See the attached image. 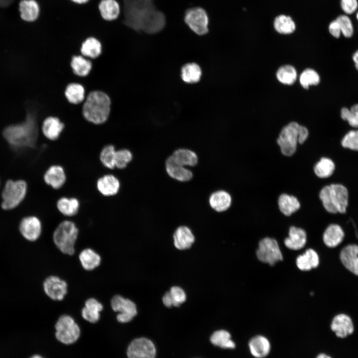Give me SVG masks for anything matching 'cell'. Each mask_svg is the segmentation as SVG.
<instances>
[{
    "mask_svg": "<svg viewBox=\"0 0 358 358\" xmlns=\"http://www.w3.org/2000/svg\"><path fill=\"white\" fill-rule=\"evenodd\" d=\"M352 60L354 63L355 69L358 72V48L353 53Z\"/></svg>",
    "mask_w": 358,
    "mask_h": 358,
    "instance_id": "cell-50",
    "label": "cell"
},
{
    "mask_svg": "<svg viewBox=\"0 0 358 358\" xmlns=\"http://www.w3.org/2000/svg\"><path fill=\"white\" fill-rule=\"evenodd\" d=\"M208 203L213 210L217 212H222L227 210L230 207L232 197L227 191L219 190L210 194Z\"/></svg>",
    "mask_w": 358,
    "mask_h": 358,
    "instance_id": "cell-24",
    "label": "cell"
},
{
    "mask_svg": "<svg viewBox=\"0 0 358 358\" xmlns=\"http://www.w3.org/2000/svg\"><path fill=\"white\" fill-rule=\"evenodd\" d=\"M315 358H333L331 355L325 353H320L318 354Z\"/></svg>",
    "mask_w": 358,
    "mask_h": 358,
    "instance_id": "cell-52",
    "label": "cell"
},
{
    "mask_svg": "<svg viewBox=\"0 0 358 358\" xmlns=\"http://www.w3.org/2000/svg\"><path fill=\"white\" fill-rule=\"evenodd\" d=\"M183 21L187 27L198 36H203L209 31V17L206 10L200 6L187 8L184 14Z\"/></svg>",
    "mask_w": 358,
    "mask_h": 358,
    "instance_id": "cell-7",
    "label": "cell"
},
{
    "mask_svg": "<svg viewBox=\"0 0 358 358\" xmlns=\"http://www.w3.org/2000/svg\"><path fill=\"white\" fill-rule=\"evenodd\" d=\"M331 331L340 339H345L355 332V325L353 320L349 315L339 314L333 318L330 325Z\"/></svg>",
    "mask_w": 358,
    "mask_h": 358,
    "instance_id": "cell-14",
    "label": "cell"
},
{
    "mask_svg": "<svg viewBox=\"0 0 358 358\" xmlns=\"http://www.w3.org/2000/svg\"><path fill=\"white\" fill-rule=\"evenodd\" d=\"M307 240L306 233L302 228L291 226L289 228L288 237L285 239V246L292 250H298L304 247Z\"/></svg>",
    "mask_w": 358,
    "mask_h": 358,
    "instance_id": "cell-25",
    "label": "cell"
},
{
    "mask_svg": "<svg viewBox=\"0 0 358 358\" xmlns=\"http://www.w3.org/2000/svg\"><path fill=\"white\" fill-rule=\"evenodd\" d=\"M354 14V16H355L356 19L357 20V21L358 22V10Z\"/></svg>",
    "mask_w": 358,
    "mask_h": 358,
    "instance_id": "cell-53",
    "label": "cell"
},
{
    "mask_svg": "<svg viewBox=\"0 0 358 358\" xmlns=\"http://www.w3.org/2000/svg\"><path fill=\"white\" fill-rule=\"evenodd\" d=\"M110 305L112 310L118 313L116 319L120 323L129 322L137 314L136 306L134 302L119 294H116L112 297Z\"/></svg>",
    "mask_w": 358,
    "mask_h": 358,
    "instance_id": "cell-10",
    "label": "cell"
},
{
    "mask_svg": "<svg viewBox=\"0 0 358 358\" xmlns=\"http://www.w3.org/2000/svg\"><path fill=\"white\" fill-rule=\"evenodd\" d=\"M202 71L200 66L195 63H190L183 66L181 70L182 80L188 84L197 83L200 79Z\"/></svg>",
    "mask_w": 358,
    "mask_h": 358,
    "instance_id": "cell-37",
    "label": "cell"
},
{
    "mask_svg": "<svg viewBox=\"0 0 358 358\" xmlns=\"http://www.w3.org/2000/svg\"><path fill=\"white\" fill-rule=\"evenodd\" d=\"M43 179L47 185L54 189H59L64 186L66 181V174L62 166L53 165L45 171Z\"/></svg>",
    "mask_w": 358,
    "mask_h": 358,
    "instance_id": "cell-17",
    "label": "cell"
},
{
    "mask_svg": "<svg viewBox=\"0 0 358 358\" xmlns=\"http://www.w3.org/2000/svg\"><path fill=\"white\" fill-rule=\"evenodd\" d=\"M345 234L340 226L336 224L329 225L325 230L323 240L328 247L334 248L339 245L343 240Z\"/></svg>",
    "mask_w": 358,
    "mask_h": 358,
    "instance_id": "cell-30",
    "label": "cell"
},
{
    "mask_svg": "<svg viewBox=\"0 0 358 358\" xmlns=\"http://www.w3.org/2000/svg\"><path fill=\"white\" fill-rule=\"evenodd\" d=\"M257 257L261 262L274 265L282 261L283 257L277 241L273 238L266 237L261 240L256 252Z\"/></svg>",
    "mask_w": 358,
    "mask_h": 358,
    "instance_id": "cell-9",
    "label": "cell"
},
{
    "mask_svg": "<svg viewBox=\"0 0 358 358\" xmlns=\"http://www.w3.org/2000/svg\"><path fill=\"white\" fill-rule=\"evenodd\" d=\"M65 127L63 122L57 117L48 116L42 123L41 130L43 135L51 141L57 140Z\"/></svg>",
    "mask_w": 358,
    "mask_h": 358,
    "instance_id": "cell-20",
    "label": "cell"
},
{
    "mask_svg": "<svg viewBox=\"0 0 358 358\" xmlns=\"http://www.w3.org/2000/svg\"><path fill=\"white\" fill-rule=\"evenodd\" d=\"M70 65L74 73L79 77L88 76L92 69L90 61L81 55L73 56Z\"/></svg>",
    "mask_w": 358,
    "mask_h": 358,
    "instance_id": "cell-35",
    "label": "cell"
},
{
    "mask_svg": "<svg viewBox=\"0 0 358 358\" xmlns=\"http://www.w3.org/2000/svg\"><path fill=\"white\" fill-rule=\"evenodd\" d=\"M28 191V185L25 180L8 179L1 190V208L4 211H11L17 208L25 199Z\"/></svg>",
    "mask_w": 358,
    "mask_h": 358,
    "instance_id": "cell-5",
    "label": "cell"
},
{
    "mask_svg": "<svg viewBox=\"0 0 358 358\" xmlns=\"http://www.w3.org/2000/svg\"><path fill=\"white\" fill-rule=\"evenodd\" d=\"M96 187L100 194L104 196H112L117 194L120 188V182L114 175L106 174L99 177Z\"/></svg>",
    "mask_w": 358,
    "mask_h": 358,
    "instance_id": "cell-18",
    "label": "cell"
},
{
    "mask_svg": "<svg viewBox=\"0 0 358 358\" xmlns=\"http://www.w3.org/2000/svg\"><path fill=\"white\" fill-rule=\"evenodd\" d=\"M103 309V306L101 302L94 298H89L85 302L81 315L87 321L95 323L99 320L100 312Z\"/></svg>",
    "mask_w": 358,
    "mask_h": 358,
    "instance_id": "cell-23",
    "label": "cell"
},
{
    "mask_svg": "<svg viewBox=\"0 0 358 358\" xmlns=\"http://www.w3.org/2000/svg\"><path fill=\"white\" fill-rule=\"evenodd\" d=\"M111 100L105 92L100 90L90 92L84 102L82 112L88 121L101 124L106 121L111 110Z\"/></svg>",
    "mask_w": 358,
    "mask_h": 358,
    "instance_id": "cell-2",
    "label": "cell"
},
{
    "mask_svg": "<svg viewBox=\"0 0 358 358\" xmlns=\"http://www.w3.org/2000/svg\"><path fill=\"white\" fill-rule=\"evenodd\" d=\"M340 5L343 13L352 15L358 10V0H340Z\"/></svg>",
    "mask_w": 358,
    "mask_h": 358,
    "instance_id": "cell-47",
    "label": "cell"
},
{
    "mask_svg": "<svg viewBox=\"0 0 358 358\" xmlns=\"http://www.w3.org/2000/svg\"><path fill=\"white\" fill-rule=\"evenodd\" d=\"M80 52L85 57L96 58L102 52L101 43L99 39L95 36L87 37L81 43Z\"/></svg>",
    "mask_w": 358,
    "mask_h": 358,
    "instance_id": "cell-27",
    "label": "cell"
},
{
    "mask_svg": "<svg viewBox=\"0 0 358 358\" xmlns=\"http://www.w3.org/2000/svg\"><path fill=\"white\" fill-rule=\"evenodd\" d=\"M325 209L330 213H345L349 204V192L344 185L332 183L323 187L319 193Z\"/></svg>",
    "mask_w": 358,
    "mask_h": 358,
    "instance_id": "cell-3",
    "label": "cell"
},
{
    "mask_svg": "<svg viewBox=\"0 0 358 358\" xmlns=\"http://www.w3.org/2000/svg\"><path fill=\"white\" fill-rule=\"evenodd\" d=\"M30 358H43L39 355H36L33 356L32 357H31Z\"/></svg>",
    "mask_w": 358,
    "mask_h": 358,
    "instance_id": "cell-54",
    "label": "cell"
},
{
    "mask_svg": "<svg viewBox=\"0 0 358 358\" xmlns=\"http://www.w3.org/2000/svg\"><path fill=\"white\" fill-rule=\"evenodd\" d=\"M210 340L213 345L222 349H234L236 347L230 333L226 330H220L214 332Z\"/></svg>",
    "mask_w": 358,
    "mask_h": 358,
    "instance_id": "cell-36",
    "label": "cell"
},
{
    "mask_svg": "<svg viewBox=\"0 0 358 358\" xmlns=\"http://www.w3.org/2000/svg\"><path fill=\"white\" fill-rule=\"evenodd\" d=\"M299 81L301 86L305 89H308L309 86L317 85L320 81V78L317 72L311 69H307L301 74Z\"/></svg>",
    "mask_w": 358,
    "mask_h": 358,
    "instance_id": "cell-44",
    "label": "cell"
},
{
    "mask_svg": "<svg viewBox=\"0 0 358 358\" xmlns=\"http://www.w3.org/2000/svg\"><path fill=\"white\" fill-rule=\"evenodd\" d=\"M335 169L334 162L327 157L321 158L314 165L315 175L321 179H326L333 175Z\"/></svg>",
    "mask_w": 358,
    "mask_h": 358,
    "instance_id": "cell-38",
    "label": "cell"
},
{
    "mask_svg": "<svg viewBox=\"0 0 358 358\" xmlns=\"http://www.w3.org/2000/svg\"><path fill=\"white\" fill-rule=\"evenodd\" d=\"M341 145L345 148L358 151V130L349 131L343 137Z\"/></svg>",
    "mask_w": 358,
    "mask_h": 358,
    "instance_id": "cell-46",
    "label": "cell"
},
{
    "mask_svg": "<svg viewBox=\"0 0 358 358\" xmlns=\"http://www.w3.org/2000/svg\"><path fill=\"white\" fill-rule=\"evenodd\" d=\"M340 260L345 267L351 272L358 275V246L349 245L340 253Z\"/></svg>",
    "mask_w": 358,
    "mask_h": 358,
    "instance_id": "cell-22",
    "label": "cell"
},
{
    "mask_svg": "<svg viewBox=\"0 0 358 358\" xmlns=\"http://www.w3.org/2000/svg\"><path fill=\"white\" fill-rule=\"evenodd\" d=\"M57 339L66 345L76 342L80 336V329L75 320L69 315H61L55 324Z\"/></svg>",
    "mask_w": 358,
    "mask_h": 358,
    "instance_id": "cell-8",
    "label": "cell"
},
{
    "mask_svg": "<svg viewBox=\"0 0 358 358\" xmlns=\"http://www.w3.org/2000/svg\"><path fill=\"white\" fill-rule=\"evenodd\" d=\"M79 259L82 268L88 271L92 270L99 267L101 261L99 254L89 248L83 249L80 253Z\"/></svg>",
    "mask_w": 358,
    "mask_h": 358,
    "instance_id": "cell-28",
    "label": "cell"
},
{
    "mask_svg": "<svg viewBox=\"0 0 358 358\" xmlns=\"http://www.w3.org/2000/svg\"><path fill=\"white\" fill-rule=\"evenodd\" d=\"M64 94L70 103L77 104L81 103L85 99V90L82 85L72 83L66 87Z\"/></svg>",
    "mask_w": 358,
    "mask_h": 358,
    "instance_id": "cell-34",
    "label": "cell"
},
{
    "mask_svg": "<svg viewBox=\"0 0 358 358\" xmlns=\"http://www.w3.org/2000/svg\"><path fill=\"white\" fill-rule=\"evenodd\" d=\"M79 229L73 221L63 220L53 233V241L63 254L72 256L75 252V244L79 235Z\"/></svg>",
    "mask_w": 358,
    "mask_h": 358,
    "instance_id": "cell-6",
    "label": "cell"
},
{
    "mask_svg": "<svg viewBox=\"0 0 358 358\" xmlns=\"http://www.w3.org/2000/svg\"><path fill=\"white\" fill-rule=\"evenodd\" d=\"M18 10L20 17L23 21L32 23L39 19L42 9L37 0H20Z\"/></svg>",
    "mask_w": 358,
    "mask_h": 358,
    "instance_id": "cell-15",
    "label": "cell"
},
{
    "mask_svg": "<svg viewBox=\"0 0 358 358\" xmlns=\"http://www.w3.org/2000/svg\"><path fill=\"white\" fill-rule=\"evenodd\" d=\"M277 204L280 211L286 216H290L298 210L301 206L296 197L286 193H282L279 196Z\"/></svg>",
    "mask_w": 358,
    "mask_h": 358,
    "instance_id": "cell-31",
    "label": "cell"
},
{
    "mask_svg": "<svg viewBox=\"0 0 358 358\" xmlns=\"http://www.w3.org/2000/svg\"><path fill=\"white\" fill-rule=\"evenodd\" d=\"M43 289L46 295L54 301L63 300L68 292L66 281L56 275H50L44 281Z\"/></svg>",
    "mask_w": 358,
    "mask_h": 358,
    "instance_id": "cell-13",
    "label": "cell"
},
{
    "mask_svg": "<svg viewBox=\"0 0 358 358\" xmlns=\"http://www.w3.org/2000/svg\"><path fill=\"white\" fill-rule=\"evenodd\" d=\"M19 230L26 240L34 242L40 237L42 231V222L39 217L34 215L23 217L20 221Z\"/></svg>",
    "mask_w": 358,
    "mask_h": 358,
    "instance_id": "cell-12",
    "label": "cell"
},
{
    "mask_svg": "<svg viewBox=\"0 0 358 358\" xmlns=\"http://www.w3.org/2000/svg\"><path fill=\"white\" fill-rule=\"evenodd\" d=\"M249 351L255 358H265L270 353L271 344L269 340L263 335H256L248 342Z\"/></svg>",
    "mask_w": 358,
    "mask_h": 358,
    "instance_id": "cell-21",
    "label": "cell"
},
{
    "mask_svg": "<svg viewBox=\"0 0 358 358\" xmlns=\"http://www.w3.org/2000/svg\"><path fill=\"white\" fill-rule=\"evenodd\" d=\"M97 9L101 19L108 22L117 20L122 12L121 5L118 0H100Z\"/></svg>",
    "mask_w": 358,
    "mask_h": 358,
    "instance_id": "cell-16",
    "label": "cell"
},
{
    "mask_svg": "<svg viewBox=\"0 0 358 358\" xmlns=\"http://www.w3.org/2000/svg\"><path fill=\"white\" fill-rule=\"evenodd\" d=\"M340 117L343 121H347L351 127L358 128V103H354L350 107H341Z\"/></svg>",
    "mask_w": 358,
    "mask_h": 358,
    "instance_id": "cell-41",
    "label": "cell"
},
{
    "mask_svg": "<svg viewBox=\"0 0 358 358\" xmlns=\"http://www.w3.org/2000/svg\"><path fill=\"white\" fill-rule=\"evenodd\" d=\"M174 245L179 250L189 248L194 242V236L191 230L185 226L179 227L173 236Z\"/></svg>",
    "mask_w": 358,
    "mask_h": 358,
    "instance_id": "cell-26",
    "label": "cell"
},
{
    "mask_svg": "<svg viewBox=\"0 0 358 358\" xmlns=\"http://www.w3.org/2000/svg\"><path fill=\"white\" fill-rule=\"evenodd\" d=\"M338 21L342 36L347 39L351 38L355 33L354 23L349 15L341 14L335 18Z\"/></svg>",
    "mask_w": 358,
    "mask_h": 358,
    "instance_id": "cell-42",
    "label": "cell"
},
{
    "mask_svg": "<svg viewBox=\"0 0 358 358\" xmlns=\"http://www.w3.org/2000/svg\"><path fill=\"white\" fill-rule=\"evenodd\" d=\"M128 358H155L156 349L149 339L142 337L133 340L127 350Z\"/></svg>",
    "mask_w": 358,
    "mask_h": 358,
    "instance_id": "cell-11",
    "label": "cell"
},
{
    "mask_svg": "<svg viewBox=\"0 0 358 358\" xmlns=\"http://www.w3.org/2000/svg\"><path fill=\"white\" fill-rule=\"evenodd\" d=\"M308 136L309 131L306 127L291 122L282 128L276 142L282 154L290 157L296 152L298 144H303Z\"/></svg>",
    "mask_w": 358,
    "mask_h": 358,
    "instance_id": "cell-4",
    "label": "cell"
},
{
    "mask_svg": "<svg viewBox=\"0 0 358 358\" xmlns=\"http://www.w3.org/2000/svg\"><path fill=\"white\" fill-rule=\"evenodd\" d=\"M71 2L78 5H83L88 4L90 0H69Z\"/></svg>",
    "mask_w": 358,
    "mask_h": 358,
    "instance_id": "cell-51",
    "label": "cell"
},
{
    "mask_svg": "<svg viewBox=\"0 0 358 358\" xmlns=\"http://www.w3.org/2000/svg\"><path fill=\"white\" fill-rule=\"evenodd\" d=\"M274 27L275 30L280 34H289L294 31L296 26L294 21L290 16L280 15L274 20Z\"/></svg>",
    "mask_w": 358,
    "mask_h": 358,
    "instance_id": "cell-39",
    "label": "cell"
},
{
    "mask_svg": "<svg viewBox=\"0 0 358 358\" xmlns=\"http://www.w3.org/2000/svg\"><path fill=\"white\" fill-rule=\"evenodd\" d=\"M171 156L177 164L184 167H194L198 163L196 153L188 149H178Z\"/></svg>",
    "mask_w": 358,
    "mask_h": 358,
    "instance_id": "cell-32",
    "label": "cell"
},
{
    "mask_svg": "<svg viewBox=\"0 0 358 358\" xmlns=\"http://www.w3.org/2000/svg\"><path fill=\"white\" fill-rule=\"evenodd\" d=\"M165 169L170 178L180 182L188 181L193 176L191 170L177 164L171 156L166 160Z\"/></svg>",
    "mask_w": 358,
    "mask_h": 358,
    "instance_id": "cell-19",
    "label": "cell"
},
{
    "mask_svg": "<svg viewBox=\"0 0 358 358\" xmlns=\"http://www.w3.org/2000/svg\"><path fill=\"white\" fill-rule=\"evenodd\" d=\"M173 301V306H179L186 299V295L183 290L179 286H173L170 291Z\"/></svg>",
    "mask_w": 358,
    "mask_h": 358,
    "instance_id": "cell-48",
    "label": "cell"
},
{
    "mask_svg": "<svg viewBox=\"0 0 358 358\" xmlns=\"http://www.w3.org/2000/svg\"><path fill=\"white\" fill-rule=\"evenodd\" d=\"M276 77L280 83L285 85H291L296 80L297 73L293 67L285 65L278 70Z\"/></svg>",
    "mask_w": 358,
    "mask_h": 358,
    "instance_id": "cell-43",
    "label": "cell"
},
{
    "mask_svg": "<svg viewBox=\"0 0 358 358\" xmlns=\"http://www.w3.org/2000/svg\"><path fill=\"white\" fill-rule=\"evenodd\" d=\"M116 149L112 144L104 146L99 153V160L102 165L107 169L112 170L115 168V160Z\"/></svg>",
    "mask_w": 358,
    "mask_h": 358,
    "instance_id": "cell-40",
    "label": "cell"
},
{
    "mask_svg": "<svg viewBox=\"0 0 358 358\" xmlns=\"http://www.w3.org/2000/svg\"><path fill=\"white\" fill-rule=\"evenodd\" d=\"M120 4L122 12L119 18L129 28L153 35L165 28L166 15L154 0H122Z\"/></svg>",
    "mask_w": 358,
    "mask_h": 358,
    "instance_id": "cell-1",
    "label": "cell"
},
{
    "mask_svg": "<svg viewBox=\"0 0 358 358\" xmlns=\"http://www.w3.org/2000/svg\"><path fill=\"white\" fill-rule=\"evenodd\" d=\"M163 302L167 307H170L173 306V301L170 291L165 293L163 297Z\"/></svg>",
    "mask_w": 358,
    "mask_h": 358,
    "instance_id": "cell-49",
    "label": "cell"
},
{
    "mask_svg": "<svg viewBox=\"0 0 358 358\" xmlns=\"http://www.w3.org/2000/svg\"><path fill=\"white\" fill-rule=\"evenodd\" d=\"M80 202L74 197L62 196L56 202V207L62 215L67 217L76 215L79 211Z\"/></svg>",
    "mask_w": 358,
    "mask_h": 358,
    "instance_id": "cell-29",
    "label": "cell"
},
{
    "mask_svg": "<svg viewBox=\"0 0 358 358\" xmlns=\"http://www.w3.org/2000/svg\"><path fill=\"white\" fill-rule=\"evenodd\" d=\"M0 185H1V181H0Z\"/></svg>",
    "mask_w": 358,
    "mask_h": 358,
    "instance_id": "cell-55",
    "label": "cell"
},
{
    "mask_svg": "<svg viewBox=\"0 0 358 358\" xmlns=\"http://www.w3.org/2000/svg\"><path fill=\"white\" fill-rule=\"evenodd\" d=\"M319 263V256L316 251L312 249H307L304 253L299 256L296 260L297 268L304 271L317 268Z\"/></svg>",
    "mask_w": 358,
    "mask_h": 358,
    "instance_id": "cell-33",
    "label": "cell"
},
{
    "mask_svg": "<svg viewBox=\"0 0 358 358\" xmlns=\"http://www.w3.org/2000/svg\"><path fill=\"white\" fill-rule=\"evenodd\" d=\"M133 159V154L127 149L116 150L115 154V166L118 169H124L127 167Z\"/></svg>",
    "mask_w": 358,
    "mask_h": 358,
    "instance_id": "cell-45",
    "label": "cell"
}]
</instances>
